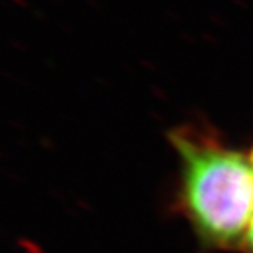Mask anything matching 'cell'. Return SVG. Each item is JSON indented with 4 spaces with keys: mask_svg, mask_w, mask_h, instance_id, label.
Wrapping results in <instances>:
<instances>
[{
    "mask_svg": "<svg viewBox=\"0 0 253 253\" xmlns=\"http://www.w3.org/2000/svg\"><path fill=\"white\" fill-rule=\"evenodd\" d=\"M181 161V206L211 249L240 247L253 219V161L211 130L186 125L169 133Z\"/></svg>",
    "mask_w": 253,
    "mask_h": 253,
    "instance_id": "cell-1",
    "label": "cell"
},
{
    "mask_svg": "<svg viewBox=\"0 0 253 253\" xmlns=\"http://www.w3.org/2000/svg\"><path fill=\"white\" fill-rule=\"evenodd\" d=\"M244 249L247 253H253V219L250 222V227H249V230H247V234H245V239H244Z\"/></svg>",
    "mask_w": 253,
    "mask_h": 253,
    "instance_id": "cell-2",
    "label": "cell"
},
{
    "mask_svg": "<svg viewBox=\"0 0 253 253\" xmlns=\"http://www.w3.org/2000/svg\"><path fill=\"white\" fill-rule=\"evenodd\" d=\"M252 161H253V151H252Z\"/></svg>",
    "mask_w": 253,
    "mask_h": 253,
    "instance_id": "cell-3",
    "label": "cell"
}]
</instances>
